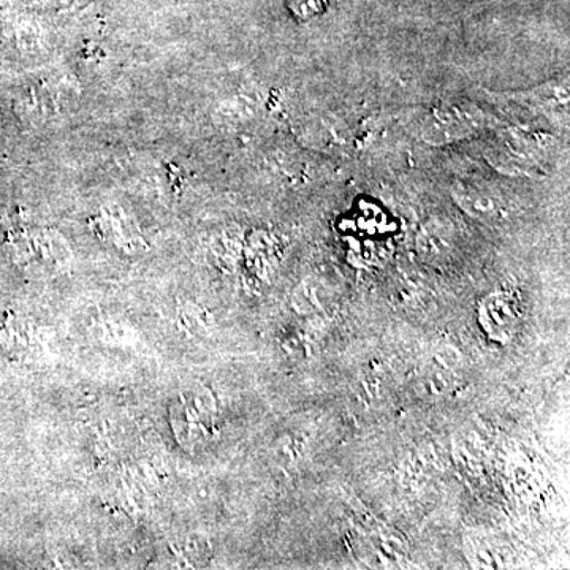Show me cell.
<instances>
[{"mask_svg": "<svg viewBox=\"0 0 570 570\" xmlns=\"http://www.w3.org/2000/svg\"><path fill=\"white\" fill-rule=\"evenodd\" d=\"M453 200L469 216L482 223L501 220L508 214V204L499 190L475 183H459L452 189Z\"/></svg>", "mask_w": 570, "mask_h": 570, "instance_id": "4", "label": "cell"}, {"mask_svg": "<svg viewBox=\"0 0 570 570\" xmlns=\"http://www.w3.org/2000/svg\"><path fill=\"white\" fill-rule=\"evenodd\" d=\"M455 227L444 217L428 220L417 238L419 253L428 261L448 257L455 246Z\"/></svg>", "mask_w": 570, "mask_h": 570, "instance_id": "5", "label": "cell"}, {"mask_svg": "<svg viewBox=\"0 0 570 570\" xmlns=\"http://www.w3.org/2000/svg\"><path fill=\"white\" fill-rule=\"evenodd\" d=\"M549 135L527 129L501 130L487 149V160L501 174L510 176L538 175L550 157Z\"/></svg>", "mask_w": 570, "mask_h": 570, "instance_id": "1", "label": "cell"}, {"mask_svg": "<svg viewBox=\"0 0 570 570\" xmlns=\"http://www.w3.org/2000/svg\"><path fill=\"white\" fill-rule=\"evenodd\" d=\"M513 102L543 116L550 122L562 124L569 119V82L568 80H553L535 86V88L510 94Z\"/></svg>", "mask_w": 570, "mask_h": 570, "instance_id": "3", "label": "cell"}, {"mask_svg": "<svg viewBox=\"0 0 570 570\" xmlns=\"http://www.w3.org/2000/svg\"><path fill=\"white\" fill-rule=\"evenodd\" d=\"M490 116L479 105L455 100L438 105L428 112L419 135L426 145H453L482 132L490 126Z\"/></svg>", "mask_w": 570, "mask_h": 570, "instance_id": "2", "label": "cell"}, {"mask_svg": "<svg viewBox=\"0 0 570 570\" xmlns=\"http://www.w3.org/2000/svg\"><path fill=\"white\" fill-rule=\"evenodd\" d=\"M330 296L332 292L324 281L307 279L296 291L295 302L303 313H314V311L324 309Z\"/></svg>", "mask_w": 570, "mask_h": 570, "instance_id": "6", "label": "cell"}, {"mask_svg": "<svg viewBox=\"0 0 570 570\" xmlns=\"http://www.w3.org/2000/svg\"><path fill=\"white\" fill-rule=\"evenodd\" d=\"M328 0H288V9L298 20H309L316 14L324 13Z\"/></svg>", "mask_w": 570, "mask_h": 570, "instance_id": "7", "label": "cell"}]
</instances>
